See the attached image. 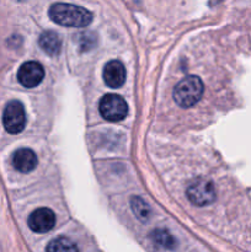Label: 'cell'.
<instances>
[{
  "mask_svg": "<svg viewBox=\"0 0 251 252\" xmlns=\"http://www.w3.org/2000/svg\"><path fill=\"white\" fill-rule=\"evenodd\" d=\"M44 78V69L38 62H26L17 71V80L22 86L32 89L38 86Z\"/></svg>",
  "mask_w": 251,
  "mask_h": 252,
  "instance_id": "6",
  "label": "cell"
},
{
  "mask_svg": "<svg viewBox=\"0 0 251 252\" xmlns=\"http://www.w3.org/2000/svg\"><path fill=\"white\" fill-rule=\"evenodd\" d=\"M130 208H132V212L139 220L148 221L150 219L152 209L148 206L147 202L140 198V197L135 196L130 198Z\"/></svg>",
  "mask_w": 251,
  "mask_h": 252,
  "instance_id": "12",
  "label": "cell"
},
{
  "mask_svg": "<svg viewBox=\"0 0 251 252\" xmlns=\"http://www.w3.org/2000/svg\"><path fill=\"white\" fill-rule=\"evenodd\" d=\"M46 252H79V250L75 243H73L70 239L59 236L49 241Z\"/></svg>",
  "mask_w": 251,
  "mask_h": 252,
  "instance_id": "11",
  "label": "cell"
},
{
  "mask_svg": "<svg viewBox=\"0 0 251 252\" xmlns=\"http://www.w3.org/2000/svg\"><path fill=\"white\" fill-rule=\"evenodd\" d=\"M152 238L155 244L164 249H174L175 239L166 230H155L152 233Z\"/></svg>",
  "mask_w": 251,
  "mask_h": 252,
  "instance_id": "13",
  "label": "cell"
},
{
  "mask_svg": "<svg viewBox=\"0 0 251 252\" xmlns=\"http://www.w3.org/2000/svg\"><path fill=\"white\" fill-rule=\"evenodd\" d=\"M98 111L103 120L108 122H120L128 115V105L121 96L107 94L98 103Z\"/></svg>",
  "mask_w": 251,
  "mask_h": 252,
  "instance_id": "4",
  "label": "cell"
},
{
  "mask_svg": "<svg viewBox=\"0 0 251 252\" xmlns=\"http://www.w3.org/2000/svg\"><path fill=\"white\" fill-rule=\"evenodd\" d=\"M186 194L192 204L197 207H204L213 203L217 193L213 182L203 177H198L188 185Z\"/></svg>",
  "mask_w": 251,
  "mask_h": 252,
  "instance_id": "3",
  "label": "cell"
},
{
  "mask_svg": "<svg viewBox=\"0 0 251 252\" xmlns=\"http://www.w3.org/2000/svg\"><path fill=\"white\" fill-rule=\"evenodd\" d=\"M203 91L204 86L201 79L196 75H188L176 84L172 96L180 107L189 108L201 100Z\"/></svg>",
  "mask_w": 251,
  "mask_h": 252,
  "instance_id": "2",
  "label": "cell"
},
{
  "mask_svg": "<svg viewBox=\"0 0 251 252\" xmlns=\"http://www.w3.org/2000/svg\"><path fill=\"white\" fill-rule=\"evenodd\" d=\"M37 164H38L37 155L34 154L33 150L29 149V148H21V149L16 150L12 157V165L17 171L22 172V174H29V172L33 171Z\"/></svg>",
  "mask_w": 251,
  "mask_h": 252,
  "instance_id": "9",
  "label": "cell"
},
{
  "mask_svg": "<svg viewBox=\"0 0 251 252\" xmlns=\"http://www.w3.org/2000/svg\"><path fill=\"white\" fill-rule=\"evenodd\" d=\"M38 44L43 49V52H46L49 56L54 57L61 52L62 39L59 34H57L54 31H44L39 36Z\"/></svg>",
  "mask_w": 251,
  "mask_h": 252,
  "instance_id": "10",
  "label": "cell"
},
{
  "mask_svg": "<svg viewBox=\"0 0 251 252\" xmlns=\"http://www.w3.org/2000/svg\"><path fill=\"white\" fill-rule=\"evenodd\" d=\"M49 17L53 22L65 27H86L93 22V12L83 6L65 2H56L49 7Z\"/></svg>",
  "mask_w": 251,
  "mask_h": 252,
  "instance_id": "1",
  "label": "cell"
},
{
  "mask_svg": "<svg viewBox=\"0 0 251 252\" xmlns=\"http://www.w3.org/2000/svg\"><path fill=\"white\" fill-rule=\"evenodd\" d=\"M2 125L10 134H17L24 130L26 126V112L20 101H10L4 108Z\"/></svg>",
  "mask_w": 251,
  "mask_h": 252,
  "instance_id": "5",
  "label": "cell"
},
{
  "mask_svg": "<svg viewBox=\"0 0 251 252\" xmlns=\"http://www.w3.org/2000/svg\"><path fill=\"white\" fill-rule=\"evenodd\" d=\"M27 223L34 233H48L56 225V214L49 208H38L30 214Z\"/></svg>",
  "mask_w": 251,
  "mask_h": 252,
  "instance_id": "7",
  "label": "cell"
},
{
  "mask_svg": "<svg viewBox=\"0 0 251 252\" xmlns=\"http://www.w3.org/2000/svg\"><path fill=\"white\" fill-rule=\"evenodd\" d=\"M103 81L111 89H117L125 84L126 68L120 61H110L103 68Z\"/></svg>",
  "mask_w": 251,
  "mask_h": 252,
  "instance_id": "8",
  "label": "cell"
}]
</instances>
